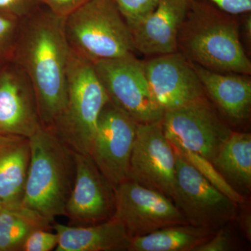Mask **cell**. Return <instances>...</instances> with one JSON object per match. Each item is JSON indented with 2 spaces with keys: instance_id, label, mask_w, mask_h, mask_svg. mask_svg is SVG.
<instances>
[{
  "instance_id": "30",
  "label": "cell",
  "mask_w": 251,
  "mask_h": 251,
  "mask_svg": "<svg viewBox=\"0 0 251 251\" xmlns=\"http://www.w3.org/2000/svg\"><path fill=\"white\" fill-rule=\"evenodd\" d=\"M241 226H242L244 234L251 242V216L249 213L243 214L241 217Z\"/></svg>"
},
{
  "instance_id": "27",
  "label": "cell",
  "mask_w": 251,
  "mask_h": 251,
  "mask_svg": "<svg viewBox=\"0 0 251 251\" xmlns=\"http://www.w3.org/2000/svg\"><path fill=\"white\" fill-rule=\"evenodd\" d=\"M232 237L227 229L221 227L212 237L198 246L193 251H227L232 249Z\"/></svg>"
},
{
  "instance_id": "2",
  "label": "cell",
  "mask_w": 251,
  "mask_h": 251,
  "mask_svg": "<svg viewBox=\"0 0 251 251\" xmlns=\"http://www.w3.org/2000/svg\"><path fill=\"white\" fill-rule=\"evenodd\" d=\"M234 16L206 1L190 0L177 36V52L190 62L220 73L250 75L251 64Z\"/></svg>"
},
{
  "instance_id": "3",
  "label": "cell",
  "mask_w": 251,
  "mask_h": 251,
  "mask_svg": "<svg viewBox=\"0 0 251 251\" xmlns=\"http://www.w3.org/2000/svg\"><path fill=\"white\" fill-rule=\"evenodd\" d=\"M29 140L30 162L21 204L52 224L66 215L75 183V153L49 128L41 127Z\"/></svg>"
},
{
  "instance_id": "7",
  "label": "cell",
  "mask_w": 251,
  "mask_h": 251,
  "mask_svg": "<svg viewBox=\"0 0 251 251\" xmlns=\"http://www.w3.org/2000/svg\"><path fill=\"white\" fill-rule=\"evenodd\" d=\"M94 66L112 103L138 124L161 121L164 111L151 93L143 62L134 54L99 61Z\"/></svg>"
},
{
  "instance_id": "22",
  "label": "cell",
  "mask_w": 251,
  "mask_h": 251,
  "mask_svg": "<svg viewBox=\"0 0 251 251\" xmlns=\"http://www.w3.org/2000/svg\"><path fill=\"white\" fill-rule=\"evenodd\" d=\"M171 143V142H170ZM174 150L181 154L200 173L204 179L226 195L229 199L237 203L243 204L245 202L244 196L237 191L225 179L224 176L216 169L214 165L206 158L197 153L189 151L179 145L171 143Z\"/></svg>"
},
{
  "instance_id": "14",
  "label": "cell",
  "mask_w": 251,
  "mask_h": 251,
  "mask_svg": "<svg viewBox=\"0 0 251 251\" xmlns=\"http://www.w3.org/2000/svg\"><path fill=\"white\" fill-rule=\"evenodd\" d=\"M74 153L76 173L65 216L74 226H92L112 219L114 188L90 155Z\"/></svg>"
},
{
  "instance_id": "5",
  "label": "cell",
  "mask_w": 251,
  "mask_h": 251,
  "mask_svg": "<svg viewBox=\"0 0 251 251\" xmlns=\"http://www.w3.org/2000/svg\"><path fill=\"white\" fill-rule=\"evenodd\" d=\"M71 50L94 63L134 54L131 32L112 0H89L64 20Z\"/></svg>"
},
{
  "instance_id": "8",
  "label": "cell",
  "mask_w": 251,
  "mask_h": 251,
  "mask_svg": "<svg viewBox=\"0 0 251 251\" xmlns=\"http://www.w3.org/2000/svg\"><path fill=\"white\" fill-rule=\"evenodd\" d=\"M114 201L112 218L124 225L130 239L168 226L188 224L171 198L130 179L114 188Z\"/></svg>"
},
{
  "instance_id": "15",
  "label": "cell",
  "mask_w": 251,
  "mask_h": 251,
  "mask_svg": "<svg viewBox=\"0 0 251 251\" xmlns=\"http://www.w3.org/2000/svg\"><path fill=\"white\" fill-rule=\"evenodd\" d=\"M190 0H160L146 20L130 29L135 50L150 57L177 52L180 26Z\"/></svg>"
},
{
  "instance_id": "20",
  "label": "cell",
  "mask_w": 251,
  "mask_h": 251,
  "mask_svg": "<svg viewBox=\"0 0 251 251\" xmlns=\"http://www.w3.org/2000/svg\"><path fill=\"white\" fill-rule=\"evenodd\" d=\"M52 224L21 203L3 206L0 211V251L22 250L33 232L52 229Z\"/></svg>"
},
{
  "instance_id": "16",
  "label": "cell",
  "mask_w": 251,
  "mask_h": 251,
  "mask_svg": "<svg viewBox=\"0 0 251 251\" xmlns=\"http://www.w3.org/2000/svg\"><path fill=\"white\" fill-rule=\"evenodd\" d=\"M59 237L57 251H115L128 250L130 237L124 225L112 219L87 226L52 224Z\"/></svg>"
},
{
  "instance_id": "4",
  "label": "cell",
  "mask_w": 251,
  "mask_h": 251,
  "mask_svg": "<svg viewBox=\"0 0 251 251\" xmlns=\"http://www.w3.org/2000/svg\"><path fill=\"white\" fill-rule=\"evenodd\" d=\"M110 100L93 63L70 49L67 72V101L49 128L74 152L90 155L99 115Z\"/></svg>"
},
{
  "instance_id": "21",
  "label": "cell",
  "mask_w": 251,
  "mask_h": 251,
  "mask_svg": "<svg viewBox=\"0 0 251 251\" xmlns=\"http://www.w3.org/2000/svg\"><path fill=\"white\" fill-rule=\"evenodd\" d=\"M213 164L221 175L234 184L251 187V135L232 132Z\"/></svg>"
},
{
  "instance_id": "18",
  "label": "cell",
  "mask_w": 251,
  "mask_h": 251,
  "mask_svg": "<svg viewBox=\"0 0 251 251\" xmlns=\"http://www.w3.org/2000/svg\"><path fill=\"white\" fill-rule=\"evenodd\" d=\"M30 156L29 138L0 133V201L4 205L22 202Z\"/></svg>"
},
{
  "instance_id": "19",
  "label": "cell",
  "mask_w": 251,
  "mask_h": 251,
  "mask_svg": "<svg viewBox=\"0 0 251 251\" xmlns=\"http://www.w3.org/2000/svg\"><path fill=\"white\" fill-rule=\"evenodd\" d=\"M216 231L191 224H180L131 238L130 251H193Z\"/></svg>"
},
{
  "instance_id": "28",
  "label": "cell",
  "mask_w": 251,
  "mask_h": 251,
  "mask_svg": "<svg viewBox=\"0 0 251 251\" xmlns=\"http://www.w3.org/2000/svg\"><path fill=\"white\" fill-rule=\"evenodd\" d=\"M42 4L60 17L66 18L89 0H41Z\"/></svg>"
},
{
  "instance_id": "26",
  "label": "cell",
  "mask_w": 251,
  "mask_h": 251,
  "mask_svg": "<svg viewBox=\"0 0 251 251\" xmlns=\"http://www.w3.org/2000/svg\"><path fill=\"white\" fill-rule=\"evenodd\" d=\"M57 234L47 229H39L31 233L23 244L22 251H50L53 250L58 244Z\"/></svg>"
},
{
  "instance_id": "9",
  "label": "cell",
  "mask_w": 251,
  "mask_h": 251,
  "mask_svg": "<svg viewBox=\"0 0 251 251\" xmlns=\"http://www.w3.org/2000/svg\"><path fill=\"white\" fill-rule=\"evenodd\" d=\"M161 122L171 143L197 153L211 163L232 132L206 97L165 112Z\"/></svg>"
},
{
  "instance_id": "31",
  "label": "cell",
  "mask_w": 251,
  "mask_h": 251,
  "mask_svg": "<svg viewBox=\"0 0 251 251\" xmlns=\"http://www.w3.org/2000/svg\"><path fill=\"white\" fill-rule=\"evenodd\" d=\"M244 29H245V33L247 34V36L248 39H251V16L248 17L247 19L245 20V22H244ZM250 41V40H249Z\"/></svg>"
},
{
  "instance_id": "23",
  "label": "cell",
  "mask_w": 251,
  "mask_h": 251,
  "mask_svg": "<svg viewBox=\"0 0 251 251\" xmlns=\"http://www.w3.org/2000/svg\"><path fill=\"white\" fill-rule=\"evenodd\" d=\"M129 29L143 22L156 9L160 0H112Z\"/></svg>"
},
{
  "instance_id": "12",
  "label": "cell",
  "mask_w": 251,
  "mask_h": 251,
  "mask_svg": "<svg viewBox=\"0 0 251 251\" xmlns=\"http://www.w3.org/2000/svg\"><path fill=\"white\" fill-rule=\"evenodd\" d=\"M143 63L151 93L164 112L205 98L192 64L179 52L156 56Z\"/></svg>"
},
{
  "instance_id": "17",
  "label": "cell",
  "mask_w": 251,
  "mask_h": 251,
  "mask_svg": "<svg viewBox=\"0 0 251 251\" xmlns=\"http://www.w3.org/2000/svg\"><path fill=\"white\" fill-rule=\"evenodd\" d=\"M192 64L204 92L226 116L235 121L249 117L251 107V81L242 74L220 73Z\"/></svg>"
},
{
  "instance_id": "25",
  "label": "cell",
  "mask_w": 251,
  "mask_h": 251,
  "mask_svg": "<svg viewBox=\"0 0 251 251\" xmlns=\"http://www.w3.org/2000/svg\"><path fill=\"white\" fill-rule=\"evenodd\" d=\"M42 5L41 0H0V14L21 21Z\"/></svg>"
},
{
  "instance_id": "11",
  "label": "cell",
  "mask_w": 251,
  "mask_h": 251,
  "mask_svg": "<svg viewBox=\"0 0 251 251\" xmlns=\"http://www.w3.org/2000/svg\"><path fill=\"white\" fill-rule=\"evenodd\" d=\"M161 121L138 124L128 179L155 190L173 201L176 182V156L163 131Z\"/></svg>"
},
{
  "instance_id": "1",
  "label": "cell",
  "mask_w": 251,
  "mask_h": 251,
  "mask_svg": "<svg viewBox=\"0 0 251 251\" xmlns=\"http://www.w3.org/2000/svg\"><path fill=\"white\" fill-rule=\"evenodd\" d=\"M64 20L42 5L21 20L14 60L25 72L35 91L41 126L51 128L67 101L70 48Z\"/></svg>"
},
{
  "instance_id": "6",
  "label": "cell",
  "mask_w": 251,
  "mask_h": 251,
  "mask_svg": "<svg viewBox=\"0 0 251 251\" xmlns=\"http://www.w3.org/2000/svg\"><path fill=\"white\" fill-rule=\"evenodd\" d=\"M174 151L176 182L173 201L188 224L216 231L234 221L237 217V203L214 187Z\"/></svg>"
},
{
  "instance_id": "13",
  "label": "cell",
  "mask_w": 251,
  "mask_h": 251,
  "mask_svg": "<svg viewBox=\"0 0 251 251\" xmlns=\"http://www.w3.org/2000/svg\"><path fill=\"white\" fill-rule=\"evenodd\" d=\"M35 91L14 59L0 64V133L29 138L41 128Z\"/></svg>"
},
{
  "instance_id": "29",
  "label": "cell",
  "mask_w": 251,
  "mask_h": 251,
  "mask_svg": "<svg viewBox=\"0 0 251 251\" xmlns=\"http://www.w3.org/2000/svg\"><path fill=\"white\" fill-rule=\"evenodd\" d=\"M210 1L216 7L226 14L237 15L250 13L251 0H205Z\"/></svg>"
},
{
  "instance_id": "10",
  "label": "cell",
  "mask_w": 251,
  "mask_h": 251,
  "mask_svg": "<svg viewBox=\"0 0 251 251\" xmlns=\"http://www.w3.org/2000/svg\"><path fill=\"white\" fill-rule=\"evenodd\" d=\"M138 123L109 100L99 115L90 156L113 188L128 179Z\"/></svg>"
},
{
  "instance_id": "32",
  "label": "cell",
  "mask_w": 251,
  "mask_h": 251,
  "mask_svg": "<svg viewBox=\"0 0 251 251\" xmlns=\"http://www.w3.org/2000/svg\"><path fill=\"white\" fill-rule=\"evenodd\" d=\"M3 206H4V204H3L2 202L0 201V211H1V209H2Z\"/></svg>"
},
{
  "instance_id": "24",
  "label": "cell",
  "mask_w": 251,
  "mask_h": 251,
  "mask_svg": "<svg viewBox=\"0 0 251 251\" xmlns=\"http://www.w3.org/2000/svg\"><path fill=\"white\" fill-rule=\"evenodd\" d=\"M21 21L0 14V64L14 59Z\"/></svg>"
}]
</instances>
